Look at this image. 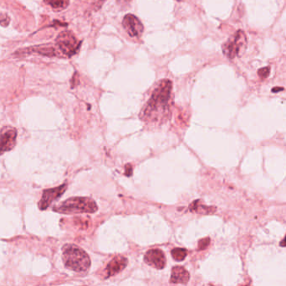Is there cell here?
I'll list each match as a JSON object with an SVG mask.
<instances>
[{
    "label": "cell",
    "mask_w": 286,
    "mask_h": 286,
    "mask_svg": "<svg viewBox=\"0 0 286 286\" xmlns=\"http://www.w3.org/2000/svg\"><path fill=\"white\" fill-rule=\"evenodd\" d=\"M246 45L247 38L245 34L241 30H238L232 38L223 45V52L227 57L233 59L236 57L241 56L246 49Z\"/></svg>",
    "instance_id": "cell-4"
},
{
    "label": "cell",
    "mask_w": 286,
    "mask_h": 286,
    "mask_svg": "<svg viewBox=\"0 0 286 286\" xmlns=\"http://www.w3.org/2000/svg\"><path fill=\"white\" fill-rule=\"evenodd\" d=\"M53 210L59 213H94L98 210L97 204L89 197H72L54 207Z\"/></svg>",
    "instance_id": "cell-3"
},
{
    "label": "cell",
    "mask_w": 286,
    "mask_h": 286,
    "mask_svg": "<svg viewBox=\"0 0 286 286\" xmlns=\"http://www.w3.org/2000/svg\"><path fill=\"white\" fill-rule=\"evenodd\" d=\"M55 41L57 48L60 50L63 55H66L67 57H72L73 55L76 54L81 45V43L78 41L75 35L68 30L61 32L57 37Z\"/></svg>",
    "instance_id": "cell-5"
},
{
    "label": "cell",
    "mask_w": 286,
    "mask_h": 286,
    "mask_svg": "<svg viewBox=\"0 0 286 286\" xmlns=\"http://www.w3.org/2000/svg\"><path fill=\"white\" fill-rule=\"evenodd\" d=\"M200 201H195L190 206V210L196 211L197 213H212L211 208L205 207L204 205H199Z\"/></svg>",
    "instance_id": "cell-14"
},
{
    "label": "cell",
    "mask_w": 286,
    "mask_h": 286,
    "mask_svg": "<svg viewBox=\"0 0 286 286\" xmlns=\"http://www.w3.org/2000/svg\"><path fill=\"white\" fill-rule=\"evenodd\" d=\"M280 245L281 247H286V237H285V238L283 239V241L280 243Z\"/></svg>",
    "instance_id": "cell-20"
},
{
    "label": "cell",
    "mask_w": 286,
    "mask_h": 286,
    "mask_svg": "<svg viewBox=\"0 0 286 286\" xmlns=\"http://www.w3.org/2000/svg\"><path fill=\"white\" fill-rule=\"evenodd\" d=\"M270 73V68L268 66H266V67H263L261 69H259L258 71V75L259 77L262 79H266L268 77V75Z\"/></svg>",
    "instance_id": "cell-16"
},
{
    "label": "cell",
    "mask_w": 286,
    "mask_h": 286,
    "mask_svg": "<svg viewBox=\"0 0 286 286\" xmlns=\"http://www.w3.org/2000/svg\"><path fill=\"white\" fill-rule=\"evenodd\" d=\"M44 1L55 11H61L63 9H66L70 3V0H44Z\"/></svg>",
    "instance_id": "cell-13"
},
{
    "label": "cell",
    "mask_w": 286,
    "mask_h": 286,
    "mask_svg": "<svg viewBox=\"0 0 286 286\" xmlns=\"http://www.w3.org/2000/svg\"><path fill=\"white\" fill-rule=\"evenodd\" d=\"M17 130L12 127H4L0 132V155L15 148Z\"/></svg>",
    "instance_id": "cell-7"
},
{
    "label": "cell",
    "mask_w": 286,
    "mask_h": 286,
    "mask_svg": "<svg viewBox=\"0 0 286 286\" xmlns=\"http://www.w3.org/2000/svg\"><path fill=\"white\" fill-rule=\"evenodd\" d=\"M190 279V274L186 268L182 266H175L172 270L170 282L173 284L187 285Z\"/></svg>",
    "instance_id": "cell-11"
},
{
    "label": "cell",
    "mask_w": 286,
    "mask_h": 286,
    "mask_svg": "<svg viewBox=\"0 0 286 286\" xmlns=\"http://www.w3.org/2000/svg\"><path fill=\"white\" fill-rule=\"evenodd\" d=\"M9 17L8 16H3V18L2 17H0V24L2 25V26H7L9 23Z\"/></svg>",
    "instance_id": "cell-18"
},
{
    "label": "cell",
    "mask_w": 286,
    "mask_h": 286,
    "mask_svg": "<svg viewBox=\"0 0 286 286\" xmlns=\"http://www.w3.org/2000/svg\"><path fill=\"white\" fill-rule=\"evenodd\" d=\"M62 259L66 268L77 273H87L90 267L88 254L75 244H66L62 248Z\"/></svg>",
    "instance_id": "cell-2"
},
{
    "label": "cell",
    "mask_w": 286,
    "mask_h": 286,
    "mask_svg": "<svg viewBox=\"0 0 286 286\" xmlns=\"http://www.w3.org/2000/svg\"><path fill=\"white\" fill-rule=\"evenodd\" d=\"M144 261L146 265L157 269H162L167 264L165 254L161 250L158 248L148 250L144 257Z\"/></svg>",
    "instance_id": "cell-9"
},
{
    "label": "cell",
    "mask_w": 286,
    "mask_h": 286,
    "mask_svg": "<svg viewBox=\"0 0 286 286\" xmlns=\"http://www.w3.org/2000/svg\"><path fill=\"white\" fill-rule=\"evenodd\" d=\"M187 254H188V251L185 248H177L172 250V257L174 260L179 261V262L184 260L185 258L187 257Z\"/></svg>",
    "instance_id": "cell-15"
},
{
    "label": "cell",
    "mask_w": 286,
    "mask_h": 286,
    "mask_svg": "<svg viewBox=\"0 0 286 286\" xmlns=\"http://www.w3.org/2000/svg\"><path fill=\"white\" fill-rule=\"evenodd\" d=\"M172 89V81L167 79L158 83L151 98L141 113L143 120L148 123H158L164 122L169 117Z\"/></svg>",
    "instance_id": "cell-1"
},
{
    "label": "cell",
    "mask_w": 286,
    "mask_h": 286,
    "mask_svg": "<svg viewBox=\"0 0 286 286\" xmlns=\"http://www.w3.org/2000/svg\"><path fill=\"white\" fill-rule=\"evenodd\" d=\"M27 51L30 52H35L42 56H47V57H54L57 54L55 48L51 45H37V46L28 48Z\"/></svg>",
    "instance_id": "cell-12"
},
{
    "label": "cell",
    "mask_w": 286,
    "mask_h": 286,
    "mask_svg": "<svg viewBox=\"0 0 286 286\" xmlns=\"http://www.w3.org/2000/svg\"><path fill=\"white\" fill-rule=\"evenodd\" d=\"M123 26L131 37H141L144 31V26L139 19L131 14L125 15L123 19Z\"/></svg>",
    "instance_id": "cell-8"
},
{
    "label": "cell",
    "mask_w": 286,
    "mask_h": 286,
    "mask_svg": "<svg viewBox=\"0 0 286 286\" xmlns=\"http://www.w3.org/2000/svg\"><path fill=\"white\" fill-rule=\"evenodd\" d=\"M125 172H126V175H131V172H132V167L131 165H126L125 166Z\"/></svg>",
    "instance_id": "cell-19"
},
{
    "label": "cell",
    "mask_w": 286,
    "mask_h": 286,
    "mask_svg": "<svg viewBox=\"0 0 286 286\" xmlns=\"http://www.w3.org/2000/svg\"><path fill=\"white\" fill-rule=\"evenodd\" d=\"M209 244H210V238H203V239H201V240L198 242V248L201 250L205 249V248H208Z\"/></svg>",
    "instance_id": "cell-17"
},
{
    "label": "cell",
    "mask_w": 286,
    "mask_h": 286,
    "mask_svg": "<svg viewBox=\"0 0 286 286\" xmlns=\"http://www.w3.org/2000/svg\"><path fill=\"white\" fill-rule=\"evenodd\" d=\"M106 0H99V4H100V6L102 5V3H104Z\"/></svg>",
    "instance_id": "cell-22"
},
{
    "label": "cell",
    "mask_w": 286,
    "mask_h": 286,
    "mask_svg": "<svg viewBox=\"0 0 286 286\" xmlns=\"http://www.w3.org/2000/svg\"><path fill=\"white\" fill-rule=\"evenodd\" d=\"M127 259L123 256H116L114 258L107 266L106 272L107 276V277H111L115 274H118L126 267L127 265Z\"/></svg>",
    "instance_id": "cell-10"
},
{
    "label": "cell",
    "mask_w": 286,
    "mask_h": 286,
    "mask_svg": "<svg viewBox=\"0 0 286 286\" xmlns=\"http://www.w3.org/2000/svg\"><path fill=\"white\" fill-rule=\"evenodd\" d=\"M282 90H283V88H275L272 89V92H273V93H277V92H280V91Z\"/></svg>",
    "instance_id": "cell-21"
},
{
    "label": "cell",
    "mask_w": 286,
    "mask_h": 286,
    "mask_svg": "<svg viewBox=\"0 0 286 286\" xmlns=\"http://www.w3.org/2000/svg\"><path fill=\"white\" fill-rule=\"evenodd\" d=\"M66 189H67V184H63L60 187L44 191L41 200L38 203L39 209L42 211L47 209L54 201H56L57 199L60 198V196H62Z\"/></svg>",
    "instance_id": "cell-6"
}]
</instances>
